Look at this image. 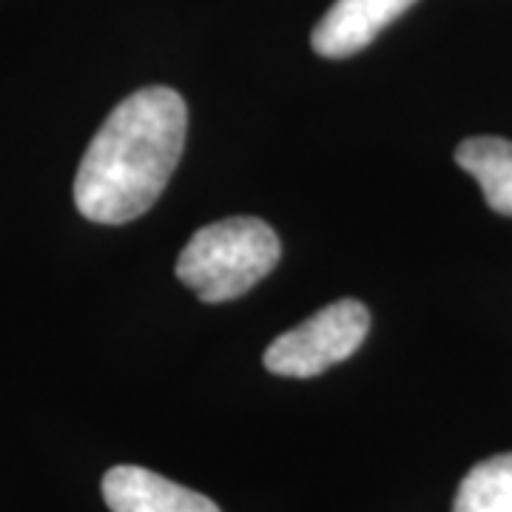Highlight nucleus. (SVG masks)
Here are the masks:
<instances>
[{
  "label": "nucleus",
  "mask_w": 512,
  "mask_h": 512,
  "mask_svg": "<svg viewBox=\"0 0 512 512\" xmlns=\"http://www.w3.org/2000/svg\"><path fill=\"white\" fill-rule=\"evenodd\" d=\"M456 163L481 185L495 214L512 217V143L501 137H470L456 148Z\"/></svg>",
  "instance_id": "423d86ee"
},
{
  "label": "nucleus",
  "mask_w": 512,
  "mask_h": 512,
  "mask_svg": "<svg viewBox=\"0 0 512 512\" xmlns=\"http://www.w3.org/2000/svg\"><path fill=\"white\" fill-rule=\"evenodd\" d=\"M188 109L174 89L148 86L128 94L86 148L74 205L86 220L123 225L146 214L183 157Z\"/></svg>",
  "instance_id": "f257e3e1"
},
{
  "label": "nucleus",
  "mask_w": 512,
  "mask_h": 512,
  "mask_svg": "<svg viewBox=\"0 0 512 512\" xmlns=\"http://www.w3.org/2000/svg\"><path fill=\"white\" fill-rule=\"evenodd\" d=\"M410 6L416 0H336L313 29V52L330 60L356 55Z\"/></svg>",
  "instance_id": "20e7f679"
},
{
  "label": "nucleus",
  "mask_w": 512,
  "mask_h": 512,
  "mask_svg": "<svg viewBox=\"0 0 512 512\" xmlns=\"http://www.w3.org/2000/svg\"><path fill=\"white\" fill-rule=\"evenodd\" d=\"M367 330L370 313L365 305L356 299H339L274 339L265 350V367L276 376L311 379L353 356L362 348Z\"/></svg>",
  "instance_id": "7ed1b4c3"
},
{
  "label": "nucleus",
  "mask_w": 512,
  "mask_h": 512,
  "mask_svg": "<svg viewBox=\"0 0 512 512\" xmlns=\"http://www.w3.org/2000/svg\"><path fill=\"white\" fill-rule=\"evenodd\" d=\"M279 254L282 245L268 222L228 217L205 225L188 239L177 259V276L202 302H228L271 274Z\"/></svg>",
  "instance_id": "f03ea898"
},
{
  "label": "nucleus",
  "mask_w": 512,
  "mask_h": 512,
  "mask_svg": "<svg viewBox=\"0 0 512 512\" xmlns=\"http://www.w3.org/2000/svg\"><path fill=\"white\" fill-rule=\"evenodd\" d=\"M453 512H512V453L476 464L458 487Z\"/></svg>",
  "instance_id": "0eeeda50"
},
{
  "label": "nucleus",
  "mask_w": 512,
  "mask_h": 512,
  "mask_svg": "<svg viewBox=\"0 0 512 512\" xmlns=\"http://www.w3.org/2000/svg\"><path fill=\"white\" fill-rule=\"evenodd\" d=\"M103 498L111 512H220L211 498L134 464L111 467Z\"/></svg>",
  "instance_id": "39448f33"
}]
</instances>
